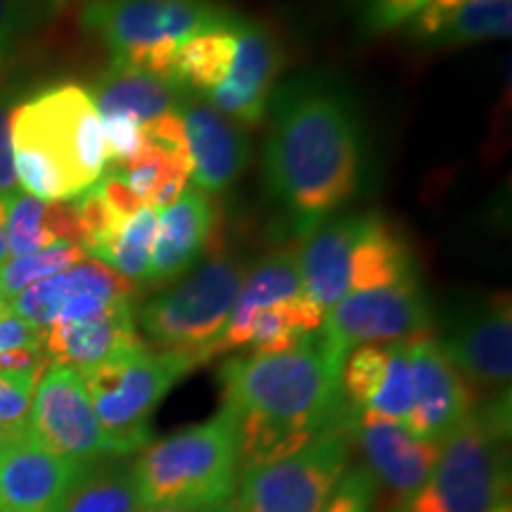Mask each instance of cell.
I'll use <instances>...</instances> for the list:
<instances>
[{"instance_id":"cell-28","label":"cell","mask_w":512,"mask_h":512,"mask_svg":"<svg viewBox=\"0 0 512 512\" xmlns=\"http://www.w3.org/2000/svg\"><path fill=\"white\" fill-rule=\"evenodd\" d=\"M157 230V211L143 207L131 219L124 221V226L117 233V238L110 242V247L98 256L105 266L117 271L128 283H145L150 278V259L152 245H155Z\"/></svg>"},{"instance_id":"cell-26","label":"cell","mask_w":512,"mask_h":512,"mask_svg":"<svg viewBox=\"0 0 512 512\" xmlns=\"http://www.w3.org/2000/svg\"><path fill=\"white\" fill-rule=\"evenodd\" d=\"M323 325V311L309 297L287 299L268 306L252 320L249 342L252 354H283L304 342Z\"/></svg>"},{"instance_id":"cell-10","label":"cell","mask_w":512,"mask_h":512,"mask_svg":"<svg viewBox=\"0 0 512 512\" xmlns=\"http://www.w3.org/2000/svg\"><path fill=\"white\" fill-rule=\"evenodd\" d=\"M432 318L418 280L351 292L323 313L320 335L342 361L363 344L413 342L427 337Z\"/></svg>"},{"instance_id":"cell-33","label":"cell","mask_w":512,"mask_h":512,"mask_svg":"<svg viewBox=\"0 0 512 512\" xmlns=\"http://www.w3.org/2000/svg\"><path fill=\"white\" fill-rule=\"evenodd\" d=\"M41 373L43 370L0 373V427L27 432L31 401H34L36 382Z\"/></svg>"},{"instance_id":"cell-37","label":"cell","mask_w":512,"mask_h":512,"mask_svg":"<svg viewBox=\"0 0 512 512\" xmlns=\"http://www.w3.org/2000/svg\"><path fill=\"white\" fill-rule=\"evenodd\" d=\"M12 112H15L12 100L8 95H0V197L3 200H10L22 190L12 157Z\"/></svg>"},{"instance_id":"cell-18","label":"cell","mask_w":512,"mask_h":512,"mask_svg":"<svg viewBox=\"0 0 512 512\" xmlns=\"http://www.w3.org/2000/svg\"><path fill=\"white\" fill-rule=\"evenodd\" d=\"M190 152V181L202 192H223L230 188L249 164V143L245 133L226 114L185 95L178 105Z\"/></svg>"},{"instance_id":"cell-24","label":"cell","mask_w":512,"mask_h":512,"mask_svg":"<svg viewBox=\"0 0 512 512\" xmlns=\"http://www.w3.org/2000/svg\"><path fill=\"white\" fill-rule=\"evenodd\" d=\"M411 280H418V275L408 242L380 216H363L361 235L351 256V292L401 285Z\"/></svg>"},{"instance_id":"cell-19","label":"cell","mask_w":512,"mask_h":512,"mask_svg":"<svg viewBox=\"0 0 512 512\" xmlns=\"http://www.w3.org/2000/svg\"><path fill=\"white\" fill-rule=\"evenodd\" d=\"M133 302H121L95 318L55 323L43 330V354L50 363L86 373L110 358L143 347Z\"/></svg>"},{"instance_id":"cell-31","label":"cell","mask_w":512,"mask_h":512,"mask_svg":"<svg viewBox=\"0 0 512 512\" xmlns=\"http://www.w3.org/2000/svg\"><path fill=\"white\" fill-rule=\"evenodd\" d=\"M413 406V363L411 342L389 344V361L384 370L382 384L368 403V408L358 415L403 422Z\"/></svg>"},{"instance_id":"cell-14","label":"cell","mask_w":512,"mask_h":512,"mask_svg":"<svg viewBox=\"0 0 512 512\" xmlns=\"http://www.w3.org/2000/svg\"><path fill=\"white\" fill-rule=\"evenodd\" d=\"M349 437L366 460V470L377 489L392 496L396 505L408 501L427 482L439 458V444L413 437L401 422L354 411L349 418Z\"/></svg>"},{"instance_id":"cell-32","label":"cell","mask_w":512,"mask_h":512,"mask_svg":"<svg viewBox=\"0 0 512 512\" xmlns=\"http://www.w3.org/2000/svg\"><path fill=\"white\" fill-rule=\"evenodd\" d=\"M46 200L19 190L8 200V223H5V238H8L10 256H24L53 247L55 242L46 228Z\"/></svg>"},{"instance_id":"cell-13","label":"cell","mask_w":512,"mask_h":512,"mask_svg":"<svg viewBox=\"0 0 512 512\" xmlns=\"http://www.w3.org/2000/svg\"><path fill=\"white\" fill-rule=\"evenodd\" d=\"M133 294L136 285L88 256L81 264L38 280L19 292L15 299H10L8 311L43 332L55 323L100 316L121 302H133Z\"/></svg>"},{"instance_id":"cell-9","label":"cell","mask_w":512,"mask_h":512,"mask_svg":"<svg viewBox=\"0 0 512 512\" xmlns=\"http://www.w3.org/2000/svg\"><path fill=\"white\" fill-rule=\"evenodd\" d=\"M349 418L290 456L242 470L235 512H323L349 465Z\"/></svg>"},{"instance_id":"cell-8","label":"cell","mask_w":512,"mask_h":512,"mask_svg":"<svg viewBox=\"0 0 512 512\" xmlns=\"http://www.w3.org/2000/svg\"><path fill=\"white\" fill-rule=\"evenodd\" d=\"M245 275V268L230 256H211L181 283L150 299L136 323L152 347L188 351L202 363L209 361Z\"/></svg>"},{"instance_id":"cell-15","label":"cell","mask_w":512,"mask_h":512,"mask_svg":"<svg viewBox=\"0 0 512 512\" xmlns=\"http://www.w3.org/2000/svg\"><path fill=\"white\" fill-rule=\"evenodd\" d=\"M86 470L22 434L0 451V512H64Z\"/></svg>"},{"instance_id":"cell-1","label":"cell","mask_w":512,"mask_h":512,"mask_svg":"<svg viewBox=\"0 0 512 512\" xmlns=\"http://www.w3.org/2000/svg\"><path fill=\"white\" fill-rule=\"evenodd\" d=\"M264 176L271 195L309 235L363 183V128L349 93L306 74L273 91Z\"/></svg>"},{"instance_id":"cell-43","label":"cell","mask_w":512,"mask_h":512,"mask_svg":"<svg viewBox=\"0 0 512 512\" xmlns=\"http://www.w3.org/2000/svg\"><path fill=\"white\" fill-rule=\"evenodd\" d=\"M491 512H512L510 498H505V501H501V503H498V505H496V508H494V510H491Z\"/></svg>"},{"instance_id":"cell-36","label":"cell","mask_w":512,"mask_h":512,"mask_svg":"<svg viewBox=\"0 0 512 512\" xmlns=\"http://www.w3.org/2000/svg\"><path fill=\"white\" fill-rule=\"evenodd\" d=\"M430 0H370L366 12L368 31H389L411 22Z\"/></svg>"},{"instance_id":"cell-41","label":"cell","mask_w":512,"mask_h":512,"mask_svg":"<svg viewBox=\"0 0 512 512\" xmlns=\"http://www.w3.org/2000/svg\"><path fill=\"white\" fill-rule=\"evenodd\" d=\"M5 223H8V200L0 197V264H5L8 259V238H5Z\"/></svg>"},{"instance_id":"cell-44","label":"cell","mask_w":512,"mask_h":512,"mask_svg":"<svg viewBox=\"0 0 512 512\" xmlns=\"http://www.w3.org/2000/svg\"><path fill=\"white\" fill-rule=\"evenodd\" d=\"M8 313V302L3 299V294H0V316H5Z\"/></svg>"},{"instance_id":"cell-40","label":"cell","mask_w":512,"mask_h":512,"mask_svg":"<svg viewBox=\"0 0 512 512\" xmlns=\"http://www.w3.org/2000/svg\"><path fill=\"white\" fill-rule=\"evenodd\" d=\"M143 512H235V503L221 505H183V503H166V505H147Z\"/></svg>"},{"instance_id":"cell-23","label":"cell","mask_w":512,"mask_h":512,"mask_svg":"<svg viewBox=\"0 0 512 512\" xmlns=\"http://www.w3.org/2000/svg\"><path fill=\"white\" fill-rule=\"evenodd\" d=\"M185 95L190 93L178 88L171 79L112 64L110 72L98 81L91 98L98 117L119 114L147 126L162 114L178 110Z\"/></svg>"},{"instance_id":"cell-38","label":"cell","mask_w":512,"mask_h":512,"mask_svg":"<svg viewBox=\"0 0 512 512\" xmlns=\"http://www.w3.org/2000/svg\"><path fill=\"white\" fill-rule=\"evenodd\" d=\"M465 3L467 0H430V3L411 19L413 36L420 38V41H434V36H437L439 29L444 27L448 15L456 12L460 5Z\"/></svg>"},{"instance_id":"cell-27","label":"cell","mask_w":512,"mask_h":512,"mask_svg":"<svg viewBox=\"0 0 512 512\" xmlns=\"http://www.w3.org/2000/svg\"><path fill=\"white\" fill-rule=\"evenodd\" d=\"M145 508L133 465H119L88 467L69 494L64 512H143Z\"/></svg>"},{"instance_id":"cell-20","label":"cell","mask_w":512,"mask_h":512,"mask_svg":"<svg viewBox=\"0 0 512 512\" xmlns=\"http://www.w3.org/2000/svg\"><path fill=\"white\" fill-rule=\"evenodd\" d=\"M214 226V204L207 192L185 188L176 202L159 209L150 283H169L195 266Z\"/></svg>"},{"instance_id":"cell-22","label":"cell","mask_w":512,"mask_h":512,"mask_svg":"<svg viewBox=\"0 0 512 512\" xmlns=\"http://www.w3.org/2000/svg\"><path fill=\"white\" fill-rule=\"evenodd\" d=\"M304 297L299 259L290 252H278L266 256L261 264L242 280V287L230 309L228 323L219 339L211 347V358L228 351L247 347L252 320L268 306H275L287 299Z\"/></svg>"},{"instance_id":"cell-3","label":"cell","mask_w":512,"mask_h":512,"mask_svg":"<svg viewBox=\"0 0 512 512\" xmlns=\"http://www.w3.org/2000/svg\"><path fill=\"white\" fill-rule=\"evenodd\" d=\"M12 157L19 188L46 202L93 188L105 174V138L91 93L62 83L17 105Z\"/></svg>"},{"instance_id":"cell-7","label":"cell","mask_w":512,"mask_h":512,"mask_svg":"<svg viewBox=\"0 0 512 512\" xmlns=\"http://www.w3.org/2000/svg\"><path fill=\"white\" fill-rule=\"evenodd\" d=\"M228 15L211 0H86L81 22L110 48L112 64L174 81L178 46Z\"/></svg>"},{"instance_id":"cell-2","label":"cell","mask_w":512,"mask_h":512,"mask_svg":"<svg viewBox=\"0 0 512 512\" xmlns=\"http://www.w3.org/2000/svg\"><path fill=\"white\" fill-rule=\"evenodd\" d=\"M342 368L320 330L283 354L230 358L221 384L223 406L238 425L240 472L290 456L347 422Z\"/></svg>"},{"instance_id":"cell-4","label":"cell","mask_w":512,"mask_h":512,"mask_svg":"<svg viewBox=\"0 0 512 512\" xmlns=\"http://www.w3.org/2000/svg\"><path fill=\"white\" fill-rule=\"evenodd\" d=\"M510 392L498 394L439 444L432 475L394 512H491L510 498Z\"/></svg>"},{"instance_id":"cell-39","label":"cell","mask_w":512,"mask_h":512,"mask_svg":"<svg viewBox=\"0 0 512 512\" xmlns=\"http://www.w3.org/2000/svg\"><path fill=\"white\" fill-rule=\"evenodd\" d=\"M98 188L102 190V195H105V200L110 202V207L117 211L124 221L131 219L136 211L145 207V204L140 202V197L128 188V183L119 174H102Z\"/></svg>"},{"instance_id":"cell-25","label":"cell","mask_w":512,"mask_h":512,"mask_svg":"<svg viewBox=\"0 0 512 512\" xmlns=\"http://www.w3.org/2000/svg\"><path fill=\"white\" fill-rule=\"evenodd\" d=\"M230 15L221 24L183 41L174 57V83L190 95H207L221 86L233 62L235 34Z\"/></svg>"},{"instance_id":"cell-34","label":"cell","mask_w":512,"mask_h":512,"mask_svg":"<svg viewBox=\"0 0 512 512\" xmlns=\"http://www.w3.org/2000/svg\"><path fill=\"white\" fill-rule=\"evenodd\" d=\"M375 501L377 486L366 467H347L323 512H373Z\"/></svg>"},{"instance_id":"cell-42","label":"cell","mask_w":512,"mask_h":512,"mask_svg":"<svg viewBox=\"0 0 512 512\" xmlns=\"http://www.w3.org/2000/svg\"><path fill=\"white\" fill-rule=\"evenodd\" d=\"M22 434L27 432H15V430H5V427H0V451H3L5 446H10L15 439L22 437Z\"/></svg>"},{"instance_id":"cell-30","label":"cell","mask_w":512,"mask_h":512,"mask_svg":"<svg viewBox=\"0 0 512 512\" xmlns=\"http://www.w3.org/2000/svg\"><path fill=\"white\" fill-rule=\"evenodd\" d=\"M83 259H88V254L81 245H53L34 254L12 256L10 261L0 264V294L10 304V299H15L19 292L38 280L67 271V268L81 264Z\"/></svg>"},{"instance_id":"cell-12","label":"cell","mask_w":512,"mask_h":512,"mask_svg":"<svg viewBox=\"0 0 512 512\" xmlns=\"http://www.w3.org/2000/svg\"><path fill=\"white\" fill-rule=\"evenodd\" d=\"M465 382L503 394L512 377V311L508 297L467 302L444 316L434 339Z\"/></svg>"},{"instance_id":"cell-5","label":"cell","mask_w":512,"mask_h":512,"mask_svg":"<svg viewBox=\"0 0 512 512\" xmlns=\"http://www.w3.org/2000/svg\"><path fill=\"white\" fill-rule=\"evenodd\" d=\"M145 505H221L240 477L238 425L226 406L207 422L159 439L133 465Z\"/></svg>"},{"instance_id":"cell-35","label":"cell","mask_w":512,"mask_h":512,"mask_svg":"<svg viewBox=\"0 0 512 512\" xmlns=\"http://www.w3.org/2000/svg\"><path fill=\"white\" fill-rule=\"evenodd\" d=\"M48 8V0H0V53L27 31Z\"/></svg>"},{"instance_id":"cell-21","label":"cell","mask_w":512,"mask_h":512,"mask_svg":"<svg viewBox=\"0 0 512 512\" xmlns=\"http://www.w3.org/2000/svg\"><path fill=\"white\" fill-rule=\"evenodd\" d=\"M363 228V216L323 221L306 235L299 259L304 294L328 311L351 292V256Z\"/></svg>"},{"instance_id":"cell-16","label":"cell","mask_w":512,"mask_h":512,"mask_svg":"<svg viewBox=\"0 0 512 512\" xmlns=\"http://www.w3.org/2000/svg\"><path fill=\"white\" fill-rule=\"evenodd\" d=\"M411 363L413 406L401 425L413 437L441 444L472 411L475 396L432 337L413 339Z\"/></svg>"},{"instance_id":"cell-6","label":"cell","mask_w":512,"mask_h":512,"mask_svg":"<svg viewBox=\"0 0 512 512\" xmlns=\"http://www.w3.org/2000/svg\"><path fill=\"white\" fill-rule=\"evenodd\" d=\"M200 363L188 351L150 349L143 344L81 373L107 456L126 458L143 451L157 406Z\"/></svg>"},{"instance_id":"cell-17","label":"cell","mask_w":512,"mask_h":512,"mask_svg":"<svg viewBox=\"0 0 512 512\" xmlns=\"http://www.w3.org/2000/svg\"><path fill=\"white\" fill-rule=\"evenodd\" d=\"M233 34V62L221 86L209 93V102L228 119L240 124H259L273 95L280 50L271 31L252 19L235 15Z\"/></svg>"},{"instance_id":"cell-29","label":"cell","mask_w":512,"mask_h":512,"mask_svg":"<svg viewBox=\"0 0 512 512\" xmlns=\"http://www.w3.org/2000/svg\"><path fill=\"white\" fill-rule=\"evenodd\" d=\"M512 0H467L451 12L434 36L439 46H463V43L489 41L510 36Z\"/></svg>"},{"instance_id":"cell-11","label":"cell","mask_w":512,"mask_h":512,"mask_svg":"<svg viewBox=\"0 0 512 512\" xmlns=\"http://www.w3.org/2000/svg\"><path fill=\"white\" fill-rule=\"evenodd\" d=\"M27 434L55 456L91 467L107 458L100 422L79 370L48 363L36 382Z\"/></svg>"}]
</instances>
